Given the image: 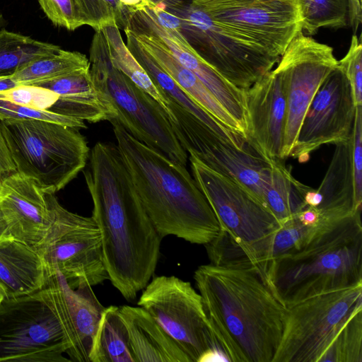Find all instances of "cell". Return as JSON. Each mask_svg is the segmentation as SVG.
Listing matches in <instances>:
<instances>
[{
	"label": "cell",
	"instance_id": "obj_13",
	"mask_svg": "<svg viewBox=\"0 0 362 362\" xmlns=\"http://www.w3.org/2000/svg\"><path fill=\"white\" fill-rule=\"evenodd\" d=\"M190 3L241 40L280 57L303 32L300 0H192Z\"/></svg>",
	"mask_w": 362,
	"mask_h": 362
},
{
	"label": "cell",
	"instance_id": "obj_28",
	"mask_svg": "<svg viewBox=\"0 0 362 362\" xmlns=\"http://www.w3.org/2000/svg\"><path fill=\"white\" fill-rule=\"evenodd\" d=\"M90 362H135L119 307H105L99 320L89 355Z\"/></svg>",
	"mask_w": 362,
	"mask_h": 362
},
{
	"label": "cell",
	"instance_id": "obj_9",
	"mask_svg": "<svg viewBox=\"0 0 362 362\" xmlns=\"http://www.w3.org/2000/svg\"><path fill=\"white\" fill-rule=\"evenodd\" d=\"M362 310V283L286 306L272 362H320L350 319Z\"/></svg>",
	"mask_w": 362,
	"mask_h": 362
},
{
	"label": "cell",
	"instance_id": "obj_29",
	"mask_svg": "<svg viewBox=\"0 0 362 362\" xmlns=\"http://www.w3.org/2000/svg\"><path fill=\"white\" fill-rule=\"evenodd\" d=\"M90 69L86 56L60 49L55 53L32 62L11 76L18 85H37L78 71Z\"/></svg>",
	"mask_w": 362,
	"mask_h": 362
},
{
	"label": "cell",
	"instance_id": "obj_46",
	"mask_svg": "<svg viewBox=\"0 0 362 362\" xmlns=\"http://www.w3.org/2000/svg\"><path fill=\"white\" fill-rule=\"evenodd\" d=\"M156 4L163 6L165 8L175 7L182 3V0H151Z\"/></svg>",
	"mask_w": 362,
	"mask_h": 362
},
{
	"label": "cell",
	"instance_id": "obj_37",
	"mask_svg": "<svg viewBox=\"0 0 362 362\" xmlns=\"http://www.w3.org/2000/svg\"><path fill=\"white\" fill-rule=\"evenodd\" d=\"M11 119H37L57 122L78 129L86 128L83 120L59 115L47 110L32 109L0 99V121Z\"/></svg>",
	"mask_w": 362,
	"mask_h": 362
},
{
	"label": "cell",
	"instance_id": "obj_41",
	"mask_svg": "<svg viewBox=\"0 0 362 362\" xmlns=\"http://www.w3.org/2000/svg\"><path fill=\"white\" fill-rule=\"evenodd\" d=\"M16 172V165L7 146L0 121V182Z\"/></svg>",
	"mask_w": 362,
	"mask_h": 362
},
{
	"label": "cell",
	"instance_id": "obj_45",
	"mask_svg": "<svg viewBox=\"0 0 362 362\" xmlns=\"http://www.w3.org/2000/svg\"><path fill=\"white\" fill-rule=\"evenodd\" d=\"M17 86H18V84L13 81L11 76L0 77V91L12 88Z\"/></svg>",
	"mask_w": 362,
	"mask_h": 362
},
{
	"label": "cell",
	"instance_id": "obj_33",
	"mask_svg": "<svg viewBox=\"0 0 362 362\" xmlns=\"http://www.w3.org/2000/svg\"><path fill=\"white\" fill-rule=\"evenodd\" d=\"M83 25L99 30L110 25L124 28L129 17L119 0H74Z\"/></svg>",
	"mask_w": 362,
	"mask_h": 362
},
{
	"label": "cell",
	"instance_id": "obj_48",
	"mask_svg": "<svg viewBox=\"0 0 362 362\" xmlns=\"http://www.w3.org/2000/svg\"><path fill=\"white\" fill-rule=\"evenodd\" d=\"M6 298V293L3 289V288L0 286V303L2 300Z\"/></svg>",
	"mask_w": 362,
	"mask_h": 362
},
{
	"label": "cell",
	"instance_id": "obj_30",
	"mask_svg": "<svg viewBox=\"0 0 362 362\" xmlns=\"http://www.w3.org/2000/svg\"><path fill=\"white\" fill-rule=\"evenodd\" d=\"M58 45L0 29V77H9L33 61L59 50Z\"/></svg>",
	"mask_w": 362,
	"mask_h": 362
},
{
	"label": "cell",
	"instance_id": "obj_23",
	"mask_svg": "<svg viewBox=\"0 0 362 362\" xmlns=\"http://www.w3.org/2000/svg\"><path fill=\"white\" fill-rule=\"evenodd\" d=\"M49 279L41 257L33 246L15 239L0 243V286L6 298L38 291Z\"/></svg>",
	"mask_w": 362,
	"mask_h": 362
},
{
	"label": "cell",
	"instance_id": "obj_35",
	"mask_svg": "<svg viewBox=\"0 0 362 362\" xmlns=\"http://www.w3.org/2000/svg\"><path fill=\"white\" fill-rule=\"evenodd\" d=\"M314 228L302 224L297 215L284 221L272 245V264L276 259L298 250L310 238Z\"/></svg>",
	"mask_w": 362,
	"mask_h": 362
},
{
	"label": "cell",
	"instance_id": "obj_24",
	"mask_svg": "<svg viewBox=\"0 0 362 362\" xmlns=\"http://www.w3.org/2000/svg\"><path fill=\"white\" fill-rule=\"evenodd\" d=\"M35 86L58 95L49 112L91 123L110 119L108 111L100 100L93 83L90 69Z\"/></svg>",
	"mask_w": 362,
	"mask_h": 362
},
{
	"label": "cell",
	"instance_id": "obj_40",
	"mask_svg": "<svg viewBox=\"0 0 362 362\" xmlns=\"http://www.w3.org/2000/svg\"><path fill=\"white\" fill-rule=\"evenodd\" d=\"M353 169L356 202L358 208L362 203V105L356 106L352 131Z\"/></svg>",
	"mask_w": 362,
	"mask_h": 362
},
{
	"label": "cell",
	"instance_id": "obj_44",
	"mask_svg": "<svg viewBox=\"0 0 362 362\" xmlns=\"http://www.w3.org/2000/svg\"><path fill=\"white\" fill-rule=\"evenodd\" d=\"M10 239H14L9 230L8 226L0 211V243Z\"/></svg>",
	"mask_w": 362,
	"mask_h": 362
},
{
	"label": "cell",
	"instance_id": "obj_39",
	"mask_svg": "<svg viewBox=\"0 0 362 362\" xmlns=\"http://www.w3.org/2000/svg\"><path fill=\"white\" fill-rule=\"evenodd\" d=\"M47 17L56 26L74 30L83 25L74 0H37Z\"/></svg>",
	"mask_w": 362,
	"mask_h": 362
},
{
	"label": "cell",
	"instance_id": "obj_19",
	"mask_svg": "<svg viewBox=\"0 0 362 362\" xmlns=\"http://www.w3.org/2000/svg\"><path fill=\"white\" fill-rule=\"evenodd\" d=\"M50 194L18 172L0 182V211L15 240L33 247L44 238L54 217Z\"/></svg>",
	"mask_w": 362,
	"mask_h": 362
},
{
	"label": "cell",
	"instance_id": "obj_8",
	"mask_svg": "<svg viewBox=\"0 0 362 362\" xmlns=\"http://www.w3.org/2000/svg\"><path fill=\"white\" fill-rule=\"evenodd\" d=\"M193 177L214 211L221 230L241 250L269 286L272 248L279 220L241 184L189 154Z\"/></svg>",
	"mask_w": 362,
	"mask_h": 362
},
{
	"label": "cell",
	"instance_id": "obj_3",
	"mask_svg": "<svg viewBox=\"0 0 362 362\" xmlns=\"http://www.w3.org/2000/svg\"><path fill=\"white\" fill-rule=\"evenodd\" d=\"M109 122L140 200L160 237L174 235L198 245L216 237L219 223L186 166L135 139L116 119Z\"/></svg>",
	"mask_w": 362,
	"mask_h": 362
},
{
	"label": "cell",
	"instance_id": "obj_26",
	"mask_svg": "<svg viewBox=\"0 0 362 362\" xmlns=\"http://www.w3.org/2000/svg\"><path fill=\"white\" fill-rule=\"evenodd\" d=\"M124 31L128 48L167 100H171L180 105L220 136L240 144L245 143L241 135L224 126L194 101L137 43L128 27L126 26Z\"/></svg>",
	"mask_w": 362,
	"mask_h": 362
},
{
	"label": "cell",
	"instance_id": "obj_42",
	"mask_svg": "<svg viewBox=\"0 0 362 362\" xmlns=\"http://www.w3.org/2000/svg\"><path fill=\"white\" fill-rule=\"evenodd\" d=\"M297 216L301 223L308 227H315L320 221V214L317 209L308 206L300 211Z\"/></svg>",
	"mask_w": 362,
	"mask_h": 362
},
{
	"label": "cell",
	"instance_id": "obj_2",
	"mask_svg": "<svg viewBox=\"0 0 362 362\" xmlns=\"http://www.w3.org/2000/svg\"><path fill=\"white\" fill-rule=\"evenodd\" d=\"M194 279L214 335L230 362H272L286 307L255 268L199 266Z\"/></svg>",
	"mask_w": 362,
	"mask_h": 362
},
{
	"label": "cell",
	"instance_id": "obj_20",
	"mask_svg": "<svg viewBox=\"0 0 362 362\" xmlns=\"http://www.w3.org/2000/svg\"><path fill=\"white\" fill-rule=\"evenodd\" d=\"M126 26L137 43L194 101L224 126L245 139L244 129L196 75L175 59L158 37L130 23Z\"/></svg>",
	"mask_w": 362,
	"mask_h": 362
},
{
	"label": "cell",
	"instance_id": "obj_15",
	"mask_svg": "<svg viewBox=\"0 0 362 362\" xmlns=\"http://www.w3.org/2000/svg\"><path fill=\"white\" fill-rule=\"evenodd\" d=\"M338 65L333 49L302 33L289 43L276 69L283 80L286 117L282 159L290 157L308 107L320 86Z\"/></svg>",
	"mask_w": 362,
	"mask_h": 362
},
{
	"label": "cell",
	"instance_id": "obj_43",
	"mask_svg": "<svg viewBox=\"0 0 362 362\" xmlns=\"http://www.w3.org/2000/svg\"><path fill=\"white\" fill-rule=\"evenodd\" d=\"M122 6L126 10L129 16L153 4L151 0H119Z\"/></svg>",
	"mask_w": 362,
	"mask_h": 362
},
{
	"label": "cell",
	"instance_id": "obj_27",
	"mask_svg": "<svg viewBox=\"0 0 362 362\" xmlns=\"http://www.w3.org/2000/svg\"><path fill=\"white\" fill-rule=\"evenodd\" d=\"M309 187L296 180L281 160H272L262 204L282 225L307 206L304 197Z\"/></svg>",
	"mask_w": 362,
	"mask_h": 362
},
{
	"label": "cell",
	"instance_id": "obj_7",
	"mask_svg": "<svg viewBox=\"0 0 362 362\" xmlns=\"http://www.w3.org/2000/svg\"><path fill=\"white\" fill-rule=\"evenodd\" d=\"M1 124L17 172L34 180L46 193L55 194L86 165L89 148L77 128L37 119Z\"/></svg>",
	"mask_w": 362,
	"mask_h": 362
},
{
	"label": "cell",
	"instance_id": "obj_10",
	"mask_svg": "<svg viewBox=\"0 0 362 362\" xmlns=\"http://www.w3.org/2000/svg\"><path fill=\"white\" fill-rule=\"evenodd\" d=\"M187 354L192 362L228 361L212 331L202 298L192 284L175 276H156L137 303Z\"/></svg>",
	"mask_w": 362,
	"mask_h": 362
},
{
	"label": "cell",
	"instance_id": "obj_11",
	"mask_svg": "<svg viewBox=\"0 0 362 362\" xmlns=\"http://www.w3.org/2000/svg\"><path fill=\"white\" fill-rule=\"evenodd\" d=\"M52 223L44 238L33 246L48 276L60 273L70 286H93L109 280L101 235L93 217L71 212L54 194H50Z\"/></svg>",
	"mask_w": 362,
	"mask_h": 362
},
{
	"label": "cell",
	"instance_id": "obj_21",
	"mask_svg": "<svg viewBox=\"0 0 362 362\" xmlns=\"http://www.w3.org/2000/svg\"><path fill=\"white\" fill-rule=\"evenodd\" d=\"M327 170L316 190L321 202L316 208L319 221H335L356 214L361 209L356 202L353 169L352 134L337 142Z\"/></svg>",
	"mask_w": 362,
	"mask_h": 362
},
{
	"label": "cell",
	"instance_id": "obj_5",
	"mask_svg": "<svg viewBox=\"0 0 362 362\" xmlns=\"http://www.w3.org/2000/svg\"><path fill=\"white\" fill-rule=\"evenodd\" d=\"M75 340L57 275L35 292L0 303V361H69Z\"/></svg>",
	"mask_w": 362,
	"mask_h": 362
},
{
	"label": "cell",
	"instance_id": "obj_17",
	"mask_svg": "<svg viewBox=\"0 0 362 362\" xmlns=\"http://www.w3.org/2000/svg\"><path fill=\"white\" fill-rule=\"evenodd\" d=\"M244 99L246 141L265 160H283L286 103L280 74L268 72L244 90Z\"/></svg>",
	"mask_w": 362,
	"mask_h": 362
},
{
	"label": "cell",
	"instance_id": "obj_12",
	"mask_svg": "<svg viewBox=\"0 0 362 362\" xmlns=\"http://www.w3.org/2000/svg\"><path fill=\"white\" fill-rule=\"evenodd\" d=\"M169 9L179 19L180 31L197 54L240 89L252 86L280 59L236 37L190 2Z\"/></svg>",
	"mask_w": 362,
	"mask_h": 362
},
{
	"label": "cell",
	"instance_id": "obj_14",
	"mask_svg": "<svg viewBox=\"0 0 362 362\" xmlns=\"http://www.w3.org/2000/svg\"><path fill=\"white\" fill-rule=\"evenodd\" d=\"M168 100V119L185 151L241 184L263 205L262 192L271 161L261 157L248 144H239L220 136L180 105Z\"/></svg>",
	"mask_w": 362,
	"mask_h": 362
},
{
	"label": "cell",
	"instance_id": "obj_31",
	"mask_svg": "<svg viewBox=\"0 0 362 362\" xmlns=\"http://www.w3.org/2000/svg\"><path fill=\"white\" fill-rule=\"evenodd\" d=\"M101 30L112 65L158 102L169 117L168 100L158 90L147 72L132 54L122 37L119 27L110 25Z\"/></svg>",
	"mask_w": 362,
	"mask_h": 362
},
{
	"label": "cell",
	"instance_id": "obj_6",
	"mask_svg": "<svg viewBox=\"0 0 362 362\" xmlns=\"http://www.w3.org/2000/svg\"><path fill=\"white\" fill-rule=\"evenodd\" d=\"M89 62L90 76L109 121L116 119L135 139L186 166L187 153L174 134L167 112L112 65L102 30H95Z\"/></svg>",
	"mask_w": 362,
	"mask_h": 362
},
{
	"label": "cell",
	"instance_id": "obj_32",
	"mask_svg": "<svg viewBox=\"0 0 362 362\" xmlns=\"http://www.w3.org/2000/svg\"><path fill=\"white\" fill-rule=\"evenodd\" d=\"M303 30L315 35L320 28H341L349 23L348 0H300Z\"/></svg>",
	"mask_w": 362,
	"mask_h": 362
},
{
	"label": "cell",
	"instance_id": "obj_38",
	"mask_svg": "<svg viewBox=\"0 0 362 362\" xmlns=\"http://www.w3.org/2000/svg\"><path fill=\"white\" fill-rule=\"evenodd\" d=\"M338 66L349 81L356 105H362V45L356 34L351 37L347 53L338 61Z\"/></svg>",
	"mask_w": 362,
	"mask_h": 362
},
{
	"label": "cell",
	"instance_id": "obj_34",
	"mask_svg": "<svg viewBox=\"0 0 362 362\" xmlns=\"http://www.w3.org/2000/svg\"><path fill=\"white\" fill-rule=\"evenodd\" d=\"M320 362H362V310L350 319Z\"/></svg>",
	"mask_w": 362,
	"mask_h": 362
},
{
	"label": "cell",
	"instance_id": "obj_16",
	"mask_svg": "<svg viewBox=\"0 0 362 362\" xmlns=\"http://www.w3.org/2000/svg\"><path fill=\"white\" fill-rule=\"evenodd\" d=\"M356 110L351 87L337 65L310 103L290 157L306 162L321 146L348 139L352 134Z\"/></svg>",
	"mask_w": 362,
	"mask_h": 362
},
{
	"label": "cell",
	"instance_id": "obj_25",
	"mask_svg": "<svg viewBox=\"0 0 362 362\" xmlns=\"http://www.w3.org/2000/svg\"><path fill=\"white\" fill-rule=\"evenodd\" d=\"M56 275L63 291L75 340L71 361L90 362L93 339L105 307L100 303L91 286L73 288L60 273Z\"/></svg>",
	"mask_w": 362,
	"mask_h": 362
},
{
	"label": "cell",
	"instance_id": "obj_47",
	"mask_svg": "<svg viewBox=\"0 0 362 362\" xmlns=\"http://www.w3.org/2000/svg\"><path fill=\"white\" fill-rule=\"evenodd\" d=\"M5 23H6V21L4 18L2 12L0 10V29L4 28Z\"/></svg>",
	"mask_w": 362,
	"mask_h": 362
},
{
	"label": "cell",
	"instance_id": "obj_18",
	"mask_svg": "<svg viewBox=\"0 0 362 362\" xmlns=\"http://www.w3.org/2000/svg\"><path fill=\"white\" fill-rule=\"evenodd\" d=\"M130 16L129 23L158 37L175 59L196 75L245 132L244 90L230 83L204 61L180 30L159 23L149 8Z\"/></svg>",
	"mask_w": 362,
	"mask_h": 362
},
{
	"label": "cell",
	"instance_id": "obj_36",
	"mask_svg": "<svg viewBox=\"0 0 362 362\" xmlns=\"http://www.w3.org/2000/svg\"><path fill=\"white\" fill-rule=\"evenodd\" d=\"M57 97V94L49 89L32 85H18L0 91L1 100L47 111L55 103Z\"/></svg>",
	"mask_w": 362,
	"mask_h": 362
},
{
	"label": "cell",
	"instance_id": "obj_4",
	"mask_svg": "<svg viewBox=\"0 0 362 362\" xmlns=\"http://www.w3.org/2000/svg\"><path fill=\"white\" fill-rule=\"evenodd\" d=\"M361 212L335 221H319L298 250L273 262L269 288L286 307L362 283Z\"/></svg>",
	"mask_w": 362,
	"mask_h": 362
},
{
	"label": "cell",
	"instance_id": "obj_1",
	"mask_svg": "<svg viewBox=\"0 0 362 362\" xmlns=\"http://www.w3.org/2000/svg\"><path fill=\"white\" fill-rule=\"evenodd\" d=\"M84 177L109 281L134 300L156 269L162 238L147 214L117 144L97 142Z\"/></svg>",
	"mask_w": 362,
	"mask_h": 362
},
{
	"label": "cell",
	"instance_id": "obj_22",
	"mask_svg": "<svg viewBox=\"0 0 362 362\" xmlns=\"http://www.w3.org/2000/svg\"><path fill=\"white\" fill-rule=\"evenodd\" d=\"M119 314L127 328L135 362H192L142 307L119 306Z\"/></svg>",
	"mask_w": 362,
	"mask_h": 362
}]
</instances>
